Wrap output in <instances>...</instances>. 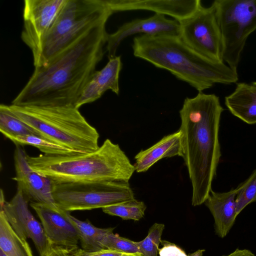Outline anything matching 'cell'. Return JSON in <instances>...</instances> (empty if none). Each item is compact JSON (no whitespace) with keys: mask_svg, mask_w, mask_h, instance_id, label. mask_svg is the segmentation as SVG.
<instances>
[{"mask_svg":"<svg viewBox=\"0 0 256 256\" xmlns=\"http://www.w3.org/2000/svg\"><path fill=\"white\" fill-rule=\"evenodd\" d=\"M106 22L92 28L46 65L35 67L12 104L76 106L104 54Z\"/></svg>","mask_w":256,"mask_h":256,"instance_id":"6da1fadb","label":"cell"},{"mask_svg":"<svg viewBox=\"0 0 256 256\" xmlns=\"http://www.w3.org/2000/svg\"><path fill=\"white\" fill-rule=\"evenodd\" d=\"M224 108L215 94L186 98L179 113L182 156L192 186V204H204L212 189L221 157L219 141Z\"/></svg>","mask_w":256,"mask_h":256,"instance_id":"7a4b0ae2","label":"cell"},{"mask_svg":"<svg viewBox=\"0 0 256 256\" xmlns=\"http://www.w3.org/2000/svg\"><path fill=\"white\" fill-rule=\"evenodd\" d=\"M132 46L135 57L168 70L198 92L216 84H234L238 79L237 70L198 54L179 36L142 34L134 38Z\"/></svg>","mask_w":256,"mask_h":256,"instance_id":"3957f363","label":"cell"},{"mask_svg":"<svg viewBox=\"0 0 256 256\" xmlns=\"http://www.w3.org/2000/svg\"><path fill=\"white\" fill-rule=\"evenodd\" d=\"M30 166L54 183L128 182L135 168L118 144L106 139L94 152L70 156L27 154Z\"/></svg>","mask_w":256,"mask_h":256,"instance_id":"277c9868","label":"cell"},{"mask_svg":"<svg viewBox=\"0 0 256 256\" xmlns=\"http://www.w3.org/2000/svg\"><path fill=\"white\" fill-rule=\"evenodd\" d=\"M18 118L42 138L79 154L98 148L99 134L73 105H8Z\"/></svg>","mask_w":256,"mask_h":256,"instance_id":"5b68a950","label":"cell"},{"mask_svg":"<svg viewBox=\"0 0 256 256\" xmlns=\"http://www.w3.org/2000/svg\"><path fill=\"white\" fill-rule=\"evenodd\" d=\"M112 14L104 0H66L34 59V67L46 65Z\"/></svg>","mask_w":256,"mask_h":256,"instance_id":"8992f818","label":"cell"},{"mask_svg":"<svg viewBox=\"0 0 256 256\" xmlns=\"http://www.w3.org/2000/svg\"><path fill=\"white\" fill-rule=\"evenodd\" d=\"M212 4L222 35V60L237 70L247 38L256 30V0H216Z\"/></svg>","mask_w":256,"mask_h":256,"instance_id":"52a82bcc","label":"cell"},{"mask_svg":"<svg viewBox=\"0 0 256 256\" xmlns=\"http://www.w3.org/2000/svg\"><path fill=\"white\" fill-rule=\"evenodd\" d=\"M52 195L56 204L69 212L102 208L135 200L128 182L117 181L53 182Z\"/></svg>","mask_w":256,"mask_h":256,"instance_id":"ba28073f","label":"cell"},{"mask_svg":"<svg viewBox=\"0 0 256 256\" xmlns=\"http://www.w3.org/2000/svg\"><path fill=\"white\" fill-rule=\"evenodd\" d=\"M179 22V36L188 46L211 60L224 62L222 35L212 4L209 7L202 5L191 16Z\"/></svg>","mask_w":256,"mask_h":256,"instance_id":"9c48e42d","label":"cell"},{"mask_svg":"<svg viewBox=\"0 0 256 256\" xmlns=\"http://www.w3.org/2000/svg\"><path fill=\"white\" fill-rule=\"evenodd\" d=\"M66 0H25L21 38L30 49L33 59Z\"/></svg>","mask_w":256,"mask_h":256,"instance_id":"30bf717a","label":"cell"},{"mask_svg":"<svg viewBox=\"0 0 256 256\" xmlns=\"http://www.w3.org/2000/svg\"><path fill=\"white\" fill-rule=\"evenodd\" d=\"M0 209L16 234L22 239L30 238L40 256H47L52 246L45 234L42 223L32 214L28 202L22 194L16 192L9 202L4 199V192L0 190Z\"/></svg>","mask_w":256,"mask_h":256,"instance_id":"8fae6325","label":"cell"},{"mask_svg":"<svg viewBox=\"0 0 256 256\" xmlns=\"http://www.w3.org/2000/svg\"><path fill=\"white\" fill-rule=\"evenodd\" d=\"M16 176L12 180L17 183V192L22 194L28 202L48 204L58 208L52 195L53 182L34 170L27 160V154L17 146L14 153Z\"/></svg>","mask_w":256,"mask_h":256,"instance_id":"7c38bea8","label":"cell"},{"mask_svg":"<svg viewBox=\"0 0 256 256\" xmlns=\"http://www.w3.org/2000/svg\"><path fill=\"white\" fill-rule=\"evenodd\" d=\"M136 34L148 36H180V24L174 19L168 18L164 15L158 14L124 23L115 32L108 34L106 48L108 60L116 56L118 48L124 38Z\"/></svg>","mask_w":256,"mask_h":256,"instance_id":"4fadbf2b","label":"cell"},{"mask_svg":"<svg viewBox=\"0 0 256 256\" xmlns=\"http://www.w3.org/2000/svg\"><path fill=\"white\" fill-rule=\"evenodd\" d=\"M30 206L37 214L52 246L78 248L79 236L69 220V212L40 203L30 202Z\"/></svg>","mask_w":256,"mask_h":256,"instance_id":"5bb4252c","label":"cell"},{"mask_svg":"<svg viewBox=\"0 0 256 256\" xmlns=\"http://www.w3.org/2000/svg\"><path fill=\"white\" fill-rule=\"evenodd\" d=\"M112 12L148 10L168 15L179 22L191 16L202 4L200 0H104Z\"/></svg>","mask_w":256,"mask_h":256,"instance_id":"9a60e30c","label":"cell"},{"mask_svg":"<svg viewBox=\"0 0 256 256\" xmlns=\"http://www.w3.org/2000/svg\"><path fill=\"white\" fill-rule=\"evenodd\" d=\"M122 66L121 56H116L109 59L102 70H96L82 92L76 107L79 108L84 104L98 100L108 90L118 95L119 76Z\"/></svg>","mask_w":256,"mask_h":256,"instance_id":"2e32d148","label":"cell"},{"mask_svg":"<svg viewBox=\"0 0 256 256\" xmlns=\"http://www.w3.org/2000/svg\"><path fill=\"white\" fill-rule=\"evenodd\" d=\"M236 194V188L224 192L212 190L204 202L214 218L216 233L221 238L227 235L238 216Z\"/></svg>","mask_w":256,"mask_h":256,"instance_id":"e0dca14e","label":"cell"},{"mask_svg":"<svg viewBox=\"0 0 256 256\" xmlns=\"http://www.w3.org/2000/svg\"><path fill=\"white\" fill-rule=\"evenodd\" d=\"M175 156H182V132L180 129L165 136L148 148L141 150L134 157V166L137 172H146L160 160Z\"/></svg>","mask_w":256,"mask_h":256,"instance_id":"ac0fdd59","label":"cell"},{"mask_svg":"<svg viewBox=\"0 0 256 256\" xmlns=\"http://www.w3.org/2000/svg\"><path fill=\"white\" fill-rule=\"evenodd\" d=\"M224 103L234 116L248 124H256V81L237 83L234 92L225 97Z\"/></svg>","mask_w":256,"mask_h":256,"instance_id":"d6986e66","label":"cell"},{"mask_svg":"<svg viewBox=\"0 0 256 256\" xmlns=\"http://www.w3.org/2000/svg\"><path fill=\"white\" fill-rule=\"evenodd\" d=\"M68 218L76 228L82 249L86 252H94L104 248L102 241L114 228H100L94 226L88 220H80L68 214Z\"/></svg>","mask_w":256,"mask_h":256,"instance_id":"ffe728a7","label":"cell"},{"mask_svg":"<svg viewBox=\"0 0 256 256\" xmlns=\"http://www.w3.org/2000/svg\"><path fill=\"white\" fill-rule=\"evenodd\" d=\"M0 250L6 256H33L26 240L21 238L0 210Z\"/></svg>","mask_w":256,"mask_h":256,"instance_id":"44dd1931","label":"cell"},{"mask_svg":"<svg viewBox=\"0 0 256 256\" xmlns=\"http://www.w3.org/2000/svg\"><path fill=\"white\" fill-rule=\"evenodd\" d=\"M0 131L8 139L26 135L41 136L34 129L14 114L8 105L4 104L0 105Z\"/></svg>","mask_w":256,"mask_h":256,"instance_id":"7402d4cb","label":"cell"},{"mask_svg":"<svg viewBox=\"0 0 256 256\" xmlns=\"http://www.w3.org/2000/svg\"><path fill=\"white\" fill-rule=\"evenodd\" d=\"M8 139L16 146L28 145L36 147L46 155L70 156L79 154L73 150L37 136H16Z\"/></svg>","mask_w":256,"mask_h":256,"instance_id":"603a6c76","label":"cell"},{"mask_svg":"<svg viewBox=\"0 0 256 256\" xmlns=\"http://www.w3.org/2000/svg\"><path fill=\"white\" fill-rule=\"evenodd\" d=\"M146 208L142 201L134 200L102 208V211L109 215L118 216L124 220H139L144 215Z\"/></svg>","mask_w":256,"mask_h":256,"instance_id":"cb8c5ba5","label":"cell"},{"mask_svg":"<svg viewBox=\"0 0 256 256\" xmlns=\"http://www.w3.org/2000/svg\"><path fill=\"white\" fill-rule=\"evenodd\" d=\"M236 188V202L238 215L248 204L256 202V170Z\"/></svg>","mask_w":256,"mask_h":256,"instance_id":"d4e9b609","label":"cell"},{"mask_svg":"<svg viewBox=\"0 0 256 256\" xmlns=\"http://www.w3.org/2000/svg\"><path fill=\"white\" fill-rule=\"evenodd\" d=\"M164 225L155 223L149 229L147 236L143 240L136 242L139 252L142 256H158L159 245Z\"/></svg>","mask_w":256,"mask_h":256,"instance_id":"484cf974","label":"cell"},{"mask_svg":"<svg viewBox=\"0 0 256 256\" xmlns=\"http://www.w3.org/2000/svg\"><path fill=\"white\" fill-rule=\"evenodd\" d=\"M104 248L130 254H138L136 242L122 237L113 232L108 234L102 241Z\"/></svg>","mask_w":256,"mask_h":256,"instance_id":"4316f807","label":"cell"},{"mask_svg":"<svg viewBox=\"0 0 256 256\" xmlns=\"http://www.w3.org/2000/svg\"><path fill=\"white\" fill-rule=\"evenodd\" d=\"M161 243L163 246L158 250L160 256H188L174 244L162 240Z\"/></svg>","mask_w":256,"mask_h":256,"instance_id":"83f0119b","label":"cell"},{"mask_svg":"<svg viewBox=\"0 0 256 256\" xmlns=\"http://www.w3.org/2000/svg\"><path fill=\"white\" fill-rule=\"evenodd\" d=\"M132 254H133L106 248L94 252H86L78 248L76 250V256H130Z\"/></svg>","mask_w":256,"mask_h":256,"instance_id":"f1b7e54d","label":"cell"},{"mask_svg":"<svg viewBox=\"0 0 256 256\" xmlns=\"http://www.w3.org/2000/svg\"><path fill=\"white\" fill-rule=\"evenodd\" d=\"M78 248H68L52 246L48 256H76V250Z\"/></svg>","mask_w":256,"mask_h":256,"instance_id":"f546056e","label":"cell"},{"mask_svg":"<svg viewBox=\"0 0 256 256\" xmlns=\"http://www.w3.org/2000/svg\"><path fill=\"white\" fill-rule=\"evenodd\" d=\"M222 256H255V255L250 250L237 248L230 254Z\"/></svg>","mask_w":256,"mask_h":256,"instance_id":"4dcf8cb0","label":"cell"},{"mask_svg":"<svg viewBox=\"0 0 256 256\" xmlns=\"http://www.w3.org/2000/svg\"><path fill=\"white\" fill-rule=\"evenodd\" d=\"M204 251V250H198L195 252L188 254V256H202L203 252Z\"/></svg>","mask_w":256,"mask_h":256,"instance_id":"1f68e13d","label":"cell"},{"mask_svg":"<svg viewBox=\"0 0 256 256\" xmlns=\"http://www.w3.org/2000/svg\"><path fill=\"white\" fill-rule=\"evenodd\" d=\"M0 256H6V254L0 250Z\"/></svg>","mask_w":256,"mask_h":256,"instance_id":"d6a6232c","label":"cell"},{"mask_svg":"<svg viewBox=\"0 0 256 256\" xmlns=\"http://www.w3.org/2000/svg\"><path fill=\"white\" fill-rule=\"evenodd\" d=\"M130 256H142V255L140 253H138V254H133Z\"/></svg>","mask_w":256,"mask_h":256,"instance_id":"836d02e7","label":"cell"},{"mask_svg":"<svg viewBox=\"0 0 256 256\" xmlns=\"http://www.w3.org/2000/svg\"><path fill=\"white\" fill-rule=\"evenodd\" d=\"M47 256H48V255Z\"/></svg>","mask_w":256,"mask_h":256,"instance_id":"e575fe53","label":"cell"}]
</instances>
